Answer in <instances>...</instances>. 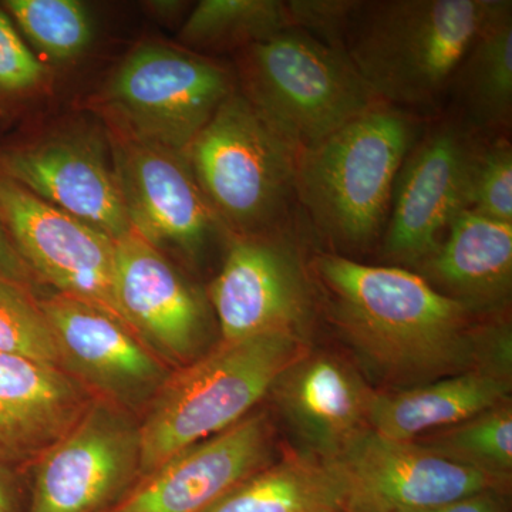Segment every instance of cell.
Returning <instances> with one entry per match:
<instances>
[{
  "mask_svg": "<svg viewBox=\"0 0 512 512\" xmlns=\"http://www.w3.org/2000/svg\"><path fill=\"white\" fill-rule=\"evenodd\" d=\"M315 272L330 318L367 369L393 390L484 365V348L504 333L487 332L464 303L416 272L320 254Z\"/></svg>",
  "mask_w": 512,
  "mask_h": 512,
  "instance_id": "6da1fadb",
  "label": "cell"
},
{
  "mask_svg": "<svg viewBox=\"0 0 512 512\" xmlns=\"http://www.w3.org/2000/svg\"><path fill=\"white\" fill-rule=\"evenodd\" d=\"M500 0L359 2L343 50L377 99L410 113L439 110L458 64Z\"/></svg>",
  "mask_w": 512,
  "mask_h": 512,
  "instance_id": "7a4b0ae2",
  "label": "cell"
},
{
  "mask_svg": "<svg viewBox=\"0 0 512 512\" xmlns=\"http://www.w3.org/2000/svg\"><path fill=\"white\" fill-rule=\"evenodd\" d=\"M421 131L417 114L380 101L299 153L296 198L330 244L363 251L382 239L397 174Z\"/></svg>",
  "mask_w": 512,
  "mask_h": 512,
  "instance_id": "3957f363",
  "label": "cell"
},
{
  "mask_svg": "<svg viewBox=\"0 0 512 512\" xmlns=\"http://www.w3.org/2000/svg\"><path fill=\"white\" fill-rule=\"evenodd\" d=\"M305 355L302 338L276 333L221 340L207 355L173 370L140 417V478L244 420Z\"/></svg>",
  "mask_w": 512,
  "mask_h": 512,
  "instance_id": "277c9868",
  "label": "cell"
},
{
  "mask_svg": "<svg viewBox=\"0 0 512 512\" xmlns=\"http://www.w3.org/2000/svg\"><path fill=\"white\" fill-rule=\"evenodd\" d=\"M237 87L235 70L214 57L144 42L127 53L80 110L111 134L185 153Z\"/></svg>",
  "mask_w": 512,
  "mask_h": 512,
  "instance_id": "5b68a950",
  "label": "cell"
},
{
  "mask_svg": "<svg viewBox=\"0 0 512 512\" xmlns=\"http://www.w3.org/2000/svg\"><path fill=\"white\" fill-rule=\"evenodd\" d=\"M235 55L239 92L299 151L382 101L343 50L302 29L282 30Z\"/></svg>",
  "mask_w": 512,
  "mask_h": 512,
  "instance_id": "8992f818",
  "label": "cell"
},
{
  "mask_svg": "<svg viewBox=\"0 0 512 512\" xmlns=\"http://www.w3.org/2000/svg\"><path fill=\"white\" fill-rule=\"evenodd\" d=\"M299 153L238 87L185 151L231 237L272 234L285 221L296 198Z\"/></svg>",
  "mask_w": 512,
  "mask_h": 512,
  "instance_id": "52a82bcc",
  "label": "cell"
},
{
  "mask_svg": "<svg viewBox=\"0 0 512 512\" xmlns=\"http://www.w3.org/2000/svg\"><path fill=\"white\" fill-rule=\"evenodd\" d=\"M0 146V173L114 241L133 231L106 127L87 111Z\"/></svg>",
  "mask_w": 512,
  "mask_h": 512,
  "instance_id": "ba28073f",
  "label": "cell"
},
{
  "mask_svg": "<svg viewBox=\"0 0 512 512\" xmlns=\"http://www.w3.org/2000/svg\"><path fill=\"white\" fill-rule=\"evenodd\" d=\"M140 419L94 399L32 464L28 512H106L140 478Z\"/></svg>",
  "mask_w": 512,
  "mask_h": 512,
  "instance_id": "9c48e42d",
  "label": "cell"
},
{
  "mask_svg": "<svg viewBox=\"0 0 512 512\" xmlns=\"http://www.w3.org/2000/svg\"><path fill=\"white\" fill-rule=\"evenodd\" d=\"M480 134L456 117L423 128L394 183L383 252L392 261L420 265L443 241L451 222L470 208Z\"/></svg>",
  "mask_w": 512,
  "mask_h": 512,
  "instance_id": "30bf717a",
  "label": "cell"
},
{
  "mask_svg": "<svg viewBox=\"0 0 512 512\" xmlns=\"http://www.w3.org/2000/svg\"><path fill=\"white\" fill-rule=\"evenodd\" d=\"M0 227L45 288L92 303L123 320L116 299L113 238L2 173Z\"/></svg>",
  "mask_w": 512,
  "mask_h": 512,
  "instance_id": "8fae6325",
  "label": "cell"
},
{
  "mask_svg": "<svg viewBox=\"0 0 512 512\" xmlns=\"http://www.w3.org/2000/svg\"><path fill=\"white\" fill-rule=\"evenodd\" d=\"M109 138L124 207L141 237L190 261L200 259L215 241L231 239L184 151L117 134Z\"/></svg>",
  "mask_w": 512,
  "mask_h": 512,
  "instance_id": "7c38bea8",
  "label": "cell"
},
{
  "mask_svg": "<svg viewBox=\"0 0 512 512\" xmlns=\"http://www.w3.org/2000/svg\"><path fill=\"white\" fill-rule=\"evenodd\" d=\"M39 302L55 335L60 369L94 399L140 419L173 370L113 313L56 292Z\"/></svg>",
  "mask_w": 512,
  "mask_h": 512,
  "instance_id": "4fadbf2b",
  "label": "cell"
},
{
  "mask_svg": "<svg viewBox=\"0 0 512 512\" xmlns=\"http://www.w3.org/2000/svg\"><path fill=\"white\" fill-rule=\"evenodd\" d=\"M222 342L293 335L311 316V295L295 252L272 234L231 237L208 289Z\"/></svg>",
  "mask_w": 512,
  "mask_h": 512,
  "instance_id": "5bb4252c",
  "label": "cell"
},
{
  "mask_svg": "<svg viewBox=\"0 0 512 512\" xmlns=\"http://www.w3.org/2000/svg\"><path fill=\"white\" fill-rule=\"evenodd\" d=\"M116 299L128 328L171 370L201 356L207 303L168 255L134 229L116 241Z\"/></svg>",
  "mask_w": 512,
  "mask_h": 512,
  "instance_id": "9a60e30c",
  "label": "cell"
},
{
  "mask_svg": "<svg viewBox=\"0 0 512 512\" xmlns=\"http://www.w3.org/2000/svg\"><path fill=\"white\" fill-rule=\"evenodd\" d=\"M359 495L387 512L419 511L484 491H505L507 480L434 453L416 441L366 431L335 461Z\"/></svg>",
  "mask_w": 512,
  "mask_h": 512,
  "instance_id": "2e32d148",
  "label": "cell"
},
{
  "mask_svg": "<svg viewBox=\"0 0 512 512\" xmlns=\"http://www.w3.org/2000/svg\"><path fill=\"white\" fill-rule=\"evenodd\" d=\"M272 426L265 413L202 440L140 478L106 512H205L269 464Z\"/></svg>",
  "mask_w": 512,
  "mask_h": 512,
  "instance_id": "e0dca14e",
  "label": "cell"
},
{
  "mask_svg": "<svg viewBox=\"0 0 512 512\" xmlns=\"http://www.w3.org/2000/svg\"><path fill=\"white\" fill-rule=\"evenodd\" d=\"M292 429L316 458L335 461L369 431L373 393L343 360L305 355L272 387Z\"/></svg>",
  "mask_w": 512,
  "mask_h": 512,
  "instance_id": "ac0fdd59",
  "label": "cell"
},
{
  "mask_svg": "<svg viewBox=\"0 0 512 512\" xmlns=\"http://www.w3.org/2000/svg\"><path fill=\"white\" fill-rule=\"evenodd\" d=\"M93 400L59 367L0 355V463L32 466Z\"/></svg>",
  "mask_w": 512,
  "mask_h": 512,
  "instance_id": "d6986e66",
  "label": "cell"
},
{
  "mask_svg": "<svg viewBox=\"0 0 512 512\" xmlns=\"http://www.w3.org/2000/svg\"><path fill=\"white\" fill-rule=\"evenodd\" d=\"M437 291L471 311L497 308L512 284V224L461 212L439 248L419 265Z\"/></svg>",
  "mask_w": 512,
  "mask_h": 512,
  "instance_id": "ffe728a7",
  "label": "cell"
},
{
  "mask_svg": "<svg viewBox=\"0 0 512 512\" xmlns=\"http://www.w3.org/2000/svg\"><path fill=\"white\" fill-rule=\"evenodd\" d=\"M511 383L493 370H471L406 389L373 394L369 429L384 439L414 441L510 402Z\"/></svg>",
  "mask_w": 512,
  "mask_h": 512,
  "instance_id": "44dd1931",
  "label": "cell"
},
{
  "mask_svg": "<svg viewBox=\"0 0 512 512\" xmlns=\"http://www.w3.org/2000/svg\"><path fill=\"white\" fill-rule=\"evenodd\" d=\"M456 119L477 134L500 136L512 123V2L500 0L458 64L448 90Z\"/></svg>",
  "mask_w": 512,
  "mask_h": 512,
  "instance_id": "7402d4cb",
  "label": "cell"
},
{
  "mask_svg": "<svg viewBox=\"0 0 512 512\" xmlns=\"http://www.w3.org/2000/svg\"><path fill=\"white\" fill-rule=\"evenodd\" d=\"M350 495L335 464L289 456L268 464L205 512H342Z\"/></svg>",
  "mask_w": 512,
  "mask_h": 512,
  "instance_id": "603a6c76",
  "label": "cell"
},
{
  "mask_svg": "<svg viewBox=\"0 0 512 512\" xmlns=\"http://www.w3.org/2000/svg\"><path fill=\"white\" fill-rule=\"evenodd\" d=\"M292 28L282 0H201L180 30L181 46L192 52H241Z\"/></svg>",
  "mask_w": 512,
  "mask_h": 512,
  "instance_id": "cb8c5ba5",
  "label": "cell"
},
{
  "mask_svg": "<svg viewBox=\"0 0 512 512\" xmlns=\"http://www.w3.org/2000/svg\"><path fill=\"white\" fill-rule=\"evenodd\" d=\"M0 5L53 70L82 59L93 45V19L82 2L5 0Z\"/></svg>",
  "mask_w": 512,
  "mask_h": 512,
  "instance_id": "d4e9b609",
  "label": "cell"
},
{
  "mask_svg": "<svg viewBox=\"0 0 512 512\" xmlns=\"http://www.w3.org/2000/svg\"><path fill=\"white\" fill-rule=\"evenodd\" d=\"M414 441L440 456L507 480L512 468L511 403Z\"/></svg>",
  "mask_w": 512,
  "mask_h": 512,
  "instance_id": "484cf974",
  "label": "cell"
},
{
  "mask_svg": "<svg viewBox=\"0 0 512 512\" xmlns=\"http://www.w3.org/2000/svg\"><path fill=\"white\" fill-rule=\"evenodd\" d=\"M0 355L60 369L55 335L39 296L0 279Z\"/></svg>",
  "mask_w": 512,
  "mask_h": 512,
  "instance_id": "4316f807",
  "label": "cell"
},
{
  "mask_svg": "<svg viewBox=\"0 0 512 512\" xmlns=\"http://www.w3.org/2000/svg\"><path fill=\"white\" fill-rule=\"evenodd\" d=\"M55 86V70L26 45L15 23L0 6V111L47 99Z\"/></svg>",
  "mask_w": 512,
  "mask_h": 512,
  "instance_id": "83f0119b",
  "label": "cell"
},
{
  "mask_svg": "<svg viewBox=\"0 0 512 512\" xmlns=\"http://www.w3.org/2000/svg\"><path fill=\"white\" fill-rule=\"evenodd\" d=\"M468 211L512 224V147L507 137L481 138L471 177Z\"/></svg>",
  "mask_w": 512,
  "mask_h": 512,
  "instance_id": "f1b7e54d",
  "label": "cell"
},
{
  "mask_svg": "<svg viewBox=\"0 0 512 512\" xmlns=\"http://www.w3.org/2000/svg\"><path fill=\"white\" fill-rule=\"evenodd\" d=\"M357 0H291L286 2L292 28L305 30L326 45L343 50V39ZM345 52V50H343Z\"/></svg>",
  "mask_w": 512,
  "mask_h": 512,
  "instance_id": "f546056e",
  "label": "cell"
},
{
  "mask_svg": "<svg viewBox=\"0 0 512 512\" xmlns=\"http://www.w3.org/2000/svg\"><path fill=\"white\" fill-rule=\"evenodd\" d=\"M0 279L23 286L39 298L46 295V292H43L45 286L20 258L2 227H0Z\"/></svg>",
  "mask_w": 512,
  "mask_h": 512,
  "instance_id": "4dcf8cb0",
  "label": "cell"
},
{
  "mask_svg": "<svg viewBox=\"0 0 512 512\" xmlns=\"http://www.w3.org/2000/svg\"><path fill=\"white\" fill-rule=\"evenodd\" d=\"M402 512H508V504L505 491L491 490L470 495L440 507L429 508V510Z\"/></svg>",
  "mask_w": 512,
  "mask_h": 512,
  "instance_id": "1f68e13d",
  "label": "cell"
},
{
  "mask_svg": "<svg viewBox=\"0 0 512 512\" xmlns=\"http://www.w3.org/2000/svg\"><path fill=\"white\" fill-rule=\"evenodd\" d=\"M0 512H28L19 468L0 463Z\"/></svg>",
  "mask_w": 512,
  "mask_h": 512,
  "instance_id": "d6a6232c",
  "label": "cell"
},
{
  "mask_svg": "<svg viewBox=\"0 0 512 512\" xmlns=\"http://www.w3.org/2000/svg\"><path fill=\"white\" fill-rule=\"evenodd\" d=\"M147 5L150 12H153L154 16H157V18L170 20L181 16L187 3L173 2V0H171V2H148Z\"/></svg>",
  "mask_w": 512,
  "mask_h": 512,
  "instance_id": "836d02e7",
  "label": "cell"
},
{
  "mask_svg": "<svg viewBox=\"0 0 512 512\" xmlns=\"http://www.w3.org/2000/svg\"><path fill=\"white\" fill-rule=\"evenodd\" d=\"M342 512H387L377 505L370 503L365 498L359 497V495H350L348 504L343 508Z\"/></svg>",
  "mask_w": 512,
  "mask_h": 512,
  "instance_id": "e575fe53",
  "label": "cell"
},
{
  "mask_svg": "<svg viewBox=\"0 0 512 512\" xmlns=\"http://www.w3.org/2000/svg\"><path fill=\"white\" fill-rule=\"evenodd\" d=\"M3 120H6V117L3 116L2 111H0V123H3Z\"/></svg>",
  "mask_w": 512,
  "mask_h": 512,
  "instance_id": "d590c367",
  "label": "cell"
}]
</instances>
